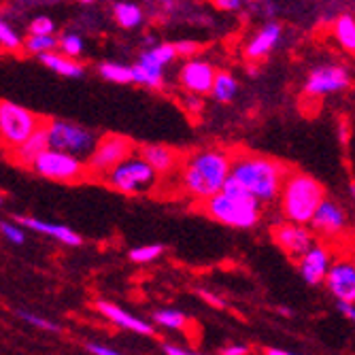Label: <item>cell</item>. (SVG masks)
Returning a JSON list of instances; mask_svg holds the SVG:
<instances>
[{
  "mask_svg": "<svg viewBox=\"0 0 355 355\" xmlns=\"http://www.w3.org/2000/svg\"><path fill=\"white\" fill-rule=\"evenodd\" d=\"M30 35H37V37H45V35H53L55 32V24H53V19L51 17H47V15H39V17H35V21L30 24Z\"/></svg>",
  "mask_w": 355,
  "mask_h": 355,
  "instance_id": "1f68e13d",
  "label": "cell"
},
{
  "mask_svg": "<svg viewBox=\"0 0 355 355\" xmlns=\"http://www.w3.org/2000/svg\"><path fill=\"white\" fill-rule=\"evenodd\" d=\"M45 149H49V135H47V128H45V123L39 128V130L32 135L28 141H24L19 147H15L13 151H9L11 153V157H13V162L15 164H19V166H24V168H32V164H35V159L45 151Z\"/></svg>",
  "mask_w": 355,
  "mask_h": 355,
  "instance_id": "ffe728a7",
  "label": "cell"
},
{
  "mask_svg": "<svg viewBox=\"0 0 355 355\" xmlns=\"http://www.w3.org/2000/svg\"><path fill=\"white\" fill-rule=\"evenodd\" d=\"M334 39L345 51L355 55V17L353 15L347 13L334 21Z\"/></svg>",
  "mask_w": 355,
  "mask_h": 355,
  "instance_id": "cb8c5ba5",
  "label": "cell"
},
{
  "mask_svg": "<svg viewBox=\"0 0 355 355\" xmlns=\"http://www.w3.org/2000/svg\"><path fill=\"white\" fill-rule=\"evenodd\" d=\"M198 49H200V45H198V43H191V41L177 43V51H179V55H183V58H189V55H193V53H198Z\"/></svg>",
  "mask_w": 355,
  "mask_h": 355,
  "instance_id": "e575fe53",
  "label": "cell"
},
{
  "mask_svg": "<svg viewBox=\"0 0 355 355\" xmlns=\"http://www.w3.org/2000/svg\"><path fill=\"white\" fill-rule=\"evenodd\" d=\"M166 355H198V353H191V351H185L179 347H166Z\"/></svg>",
  "mask_w": 355,
  "mask_h": 355,
  "instance_id": "b9f144b4",
  "label": "cell"
},
{
  "mask_svg": "<svg viewBox=\"0 0 355 355\" xmlns=\"http://www.w3.org/2000/svg\"><path fill=\"white\" fill-rule=\"evenodd\" d=\"M135 153V143L121 135H103L87 157V168L94 177H107L115 166Z\"/></svg>",
  "mask_w": 355,
  "mask_h": 355,
  "instance_id": "9c48e42d",
  "label": "cell"
},
{
  "mask_svg": "<svg viewBox=\"0 0 355 355\" xmlns=\"http://www.w3.org/2000/svg\"><path fill=\"white\" fill-rule=\"evenodd\" d=\"M330 270V253L324 247H311L300 257V275L309 285L326 281Z\"/></svg>",
  "mask_w": 355,
  "mask_h": 355,
  "instance_id": "ac0fdd59",
  "label": "cell"
},
{
  "mask_svg": "<svg viewBox=\"0 0 355 355\" xmlns=\"http://www.w3.org/2000/svg\"><path fill=\"white\" fill-rule=\"evenodd\" d=\"M98 73L111 81V83H119V85H125V83H135V69L128 67V64H119V62H103L98 67Z\"/></svg>",
  "mask_w": 355,
  "mask_h": 355,
  "instance_id": "d4e9b609",
  "label": "cell"
},
{
  "mask_svg": "<svg viewBox=\"0 0 355 355\" xmlns=\"http://www.w3.org/2000/svg\"><path fill=\"white\" fill-rule=\"evenodd\" d=\"M213 5L219 11H236L241 7V0H213Z\"/></svg>",
  "mask_w": 355,
  "mask_h": 355,
  "instance_id": "d590c367",
  "label": "cell"
},
{
  "mask_svg": "<svg viewBox=\"0 0 355 355\" xmlns=\"http://www.w3.org/2000/svg\"><path fill=\"white\" fill-rule=\"evenodd\" d=\"M32 171L37 175L49 179V181H58V183H79L87 177L89 168H87V159L77 157L73 153L60 151V149H45L32 164Z\"/></svg>",
  "mask_w": 355,
  "mask_h": 355,
  "instance_id": "8992f818",
  "label": "cell"
},
{
  "mask_svg": "<svg viewBox=\"0 0 355 355\" xmlns=\"http://www.w3.org/2000/svg\"><path fill=\"white\" fill-rule=\"evenodd\" d=\"M326 285L336 300L355 302V260L353 257H343V260L330 266Z\"/></svg>",
  "mask_w": 355,
  "mask_h": 355,
  "instance_id": "5bb4252c",
  "label": "cell"
},
{
  "mask_svg": "<svg viewBox=\"0 0 355 355\" xmlns=\"http://www.w3.org/2000/svg\"><path fill=\"white\" fill-rule=\"evenodd\" d=\"M179 55L177 45L173 43H162V45H155L153 49L145 51L139 62L135 64V83L157 89L162 87L164 83V67Z\"/></svg>",
  "mask_w": 355,
  "mask_h": 355,
  "instance_id": "30bf717a",
  "label": "cell"
},
{
  "mask_svg": "<svg viewBox=\"0 0 355 355\" xmlns=\"http://www.w3.org/2000/svg\"><path fill=\"white\" fill-rule=\"evenodd\" d=\"M41 62L45 64V67L60 75V77H69V79H79L83 77V67L79 62H75V58H69V55H64V53H55V51H49V53H43L39 55Z\"/></svg>",
  "mask_w": 355,
  "mask_h": 355,
  "instance_id": "7402d4cb",
  "label": "cell"
},
{
  "mask_svg": "<svg viewBox=\"0 0 355 355\" xmlns=\"http://www.w3.org/2000/svg\"><path fill=\"white\" fill-rule=\"evenodd\" d=\"M351 85L347 69L338 67V64H324L311 71L306 83H304V94L311 98H321V96H330L336 92H343Z\"/></svg>",
  "mask_w": 355,
  "mask_h": 355,
  "instance_id": "8fae6325",
  "label": "cell"
},
{
  "mask_svg": "<svg viewBox=\"0 0 355 355\" xmlns=\"http://www.w3.org/2000/svg\"><path fill=\"white\" fill-rule=\"evenodd\" d=\"M272 239L287 255H292L294 260L296 257H302L313 247L311 232L304 228V223H296V221L277 225L272 230Z\"/></svg>",
  "mask_w": 355,
  "mask_h": 355,
  "instance_id": "4fadbf2b",
  "label": "cell"
},
{
  "mask_svg": "<svg viewBox=\"0 0 355 355\" xmlns=\"http://www.w3.org/2000/svg\"><path fill=\"white\" fill-rule=\"evenodd\" d=\"M221 355H247V347L245 345H232V347H225L221 351Z\"/></svg>",
  "mask_w": 355,
  "mask_h": 355,
  "instance_id": "ab89813d",
  "label": "cell"
},
{
  "mask_svg": "<svg viewBox=\"0 0 355 355\" xmlns=\"http://www.w3.org/2000/svg\"><path fill=\"white\" fill-rule=\"evenodd\" d=\"M266 355H296V353H289V351H281V349H268Z\"/></svg>",
  "mask_w": 355,
  "mask_h": 355,
  "instance_id": "7bdbcfd3",
  "label": "cell"
},
{
  "mask_svg": "<svg viewBox=\"0 0 355 355\" xmlns=\"http://www.w3.org/2000/svg\"><path fill=\"white\" fill-rule=\"evenodd\" d=\"M155 179H157L155 168L141 153H132L130 157L123 159L119 166H115L105 177V181L111 189H115L119 193H128V196L149 191L155 185Z\"/></svg>",
  "mask_w": 355,
  "mask_h": 355,
  "instance_id": "5b68a950",
  "label": "cell"
},
{
  "mask_svg": "<svg viewBox=\"0 0 355 355\" xmlns=\"http://www.w3.org/2000/svg\"><path fill=\"white\" fill-rule=\"evenodd\" d=\"M202 209L211 219L230 228H253L260 221L262 202L230 177L219 193L205 200Z\"/></svg>",
  "mask_w": 355,
  "mask_h": 355,
  "instance_id": "3957f363",
  "label": "cell"
},
{
  "mask_svg": "<svg viewBox=\"0 0 355 355\" xmlns=\"http://www.w3.org/2000/svg\"><path fill=\"white\" fill-rule=\"evenodd\" d=\"M153 319H155V324L164 326V328H171V330L183 328V326H185V321H187V317H185L181 311H173V309H162V311H157V313L153 315Z\"/></svg>",
  "mask_w": 355,
  "mask_h": 355,
  "instance_id": "f1b7e54d",
  "label": "cell"
},
{
  "mask_svg": "<svg viewBox=\"0 0 355 355\" xmlns=\"http://www.w3.org/2000/svg\"><path fill=\"white\" fill-rule=\"evenodd\" d=\"M0 232H3V236H5L7 241H11L13 245H24V241H26V234H24L21 225H19L17 221H15V223L3 221V223H0Z\"/></svg>",
  "mask_w": 355,
  "mask_h": 355,
  "instance_id": "d6a6232c",
  "label": "cell"
},
{
  "mask_svg": "<svg viewBox=\"0 0 355 355\" xmlns=\"http://www.w3.org/2000/svg\"><path fill=\"white\" fill-rule=\"evenodd\" d=\"M17 317H19V319H24L26 324H30V326H37V328H41V330L60 332V326H55L53 321H49V319H43V317H39V315H32V313H26V311H17Z\"/></svg>",
  "mask_w": 355,
  "mask_h": 355,
  "instance_id": "836d02e7",
  "label": "cell"
},
{
  "mask_svg": "<svg viewBox=\"0 0 355 355\" xmlns=\"http://www.w3.org/2000/svg\"><path fill=\"white\" fill-rule=\"evenodd\" d=\"M351 196L355 198V183H351Z\"/></svg>",
  "mask_w": 355,
  "mask_h": 355,
  "instance_id": "f6af8a7d",
  "label": "cell"
},
{
  "mask_svg": "<svg viewBox=\"0 0 355 355\" xmlns=\"http://www.w3.org/2000/svg\"><path fill=\"white\" fill-rule=\"evenodd\" d=\"M164 247L162 245H143V247H135L130 249V253H128V257H130L132 262L137 264H147V262H153L157 260L159 255H162Z\"/></svg>",
  "mask_w": 355,
  "mask_h": 355,
  "instance_id": "f546056e",
  "label": "cell"
},
{
  "mask_svg": "<svg viewBox=\"0 0 355 355\" xmlns=\"http://www.w3.org/2000/svg\"><path fill=\"white\" fill-rule=\"evenodd\" d=\"M338 309H340V313H343L347 319L355 321V302H345V300H338Z\"/></svg>",
  "mask_w": 355,
  "mask_h": 355,
  "instance_id": "74e56055",
  "label": "cell"
},
{
  "mask_svg": "<svg viewBox=\"0 0 355 355\" xmlns=\"http://www.w3.org/2000/svg\"><path fill=\"white\" fill-rule=\"evenodd\" d=\"M113 17H115V21H117L121 28L132 30V28L141 26V21H143V11H141V7L135 5V3H117L115 9H113Z\"/></svg>",
  "mask_w": 355,
  "mask_h": 355,
  "instance_id": "484cf974",
  "label": "cell"
},
{
  "mask_svg": "<svg viewBox=\"0 0 355 355\" xmlns=\"http://www.w3.org/2000/svg\"><path fill=\"white\" fill-rule=\"evenodd\" d=\"M313 228L321 234H326V236H336L343 232L345 228V223H347V215L343 211L340 205L332 202V200H324L319 205L315 217H313Z\"/></svg>",
  "mask_w": 355,
  "mask_h": 355,
  "instance_id": "2e32d148",
  "label": "cell"
},
{
  "mask_svg": "<svg viewBox=\"0 0 355 355\" xmlns=\"http://www.w3.org/2000/svg\"><path fill=\"white\" fill-rule=\"evenodd\" d=\"M60 53L69 55V58H79L83 53V39L75 32H67V35L60 37V45H58Z\"/></svg>",
  "mask_w": 355,
  "mask_h": 355,
  "instance_id": "4dcf8cb0",
  "label": "cell"
},
{
  "mask_svg": "<svg viewBox=\"0 0 355 355\" xmlns=\"http://www.w3.org/2000/svg\"><path fill=\"white\" fill-rule=\"evenodd\" d=\"M239 92V81L234 79L232 73L228 71H217V77H215V83H213V89H211V96L217 101V103H230L234 101V96Z\"/></svg>",
  "mask_w": 355,
  "mask_h": 355,
  "instance_id": "603a6c76",
  "label": "cell"
},
{
  "mask_svg": "<svg viewBox=\"0 0 355 355\" xmlns=\"http://www.w3.org/2000/svg\"><path fill=\"white\" fill-rule=\"evenodd\" d=\"M41 125V119L32 111L9 101L0 103V135H3V147L7 151H13L28 141Z\"/></svg>",
  "mask_w": 355,
  "mask_h": 355,
  "instance_id": "ba28073f",
  "label": "cell"
},
{
  "mask_svg": "<svg viewBox=\"0 0 355 355\" xmlns=\"http://www.w3.org/2000/svg\"><path fill=\"white\" fill-rule=\"evenodd\" d=\"M77 3H81V5H92L94 0H77Z\"/></svg>",
  "mask_w": 355,
  "mask_h": 355,
  "instance_id": "ee69618b",
  "label": "cell"
},
{
  "mask_svg": "<svg viewBox=\"0 0 355 355\" xmlns=\"http://www.w3.org/2000/svg\"><path fill=\"white\" fill-rule=\"evenodd\" d=\"M96 309H98L107 319H111L115 326H119V328H125V330H132V332H137V334H153V328L147 324V321H143V319H139V317H135V315H130V313H125L123 309H119L117 304H111V302H105V300H101L98 304H96Z\"/></svg>",
  "mask_w": 355,
  "mask_h": 355,
  "instance_id": "44dd1931",
  "label": "cell"
},
{
  "mask_svg": "<svg viewBox=\"0 0 355 355\" xmlns=\"http://www.w3.org/2000/svg\"><path fill=\"white\" fill-rule=\"evenodd\" d=\"M45 128H47V135H49V147L73 153V155L83 157V159L89 157L96 143H98V137L81 123L51 119L45 123Z\"/></svg>",
  "mask_w": 355,
  "mask_h": 355,
  "instance_id": "52a82bcc",
  "label": "cell"
},
{
  "mask_svg": "<svg viewBox=\"0 0 355 355\" xmlns=\"http://www.w3.org/2000/svg\"><path fill=\"white\" fill-rule=\"evenodd\" d=\"M139 153L155 168L157 175H171L183 164V157L166 145H143Z\"/></svg>",
  "mask_w": 355,
  "mask_h": 355,
  "instance_id": "d6986e66",
  "label": "cell"
},
{
  "mask_svg": "<svg viewBox=\"0 0 355 355\" xmlns=\"http://www.w3.org/2000/svg\"><path fill=\"white\" fill-rule=\"evenodd\" d=\"M60 45V39H55L53 35H45V37H37V35H30L24 49L28 53H37V55H43V53H49V51H55Z\"/></svg>",
  "mask_w": 355,
  "mask_h": 355,
  "instance_id": "4316f807",
  "label": "cell"
},
{
  "mask_svg": "<svg viewBox=\"0 0 355 355\" xmlns=\"http://www.w3.org/2000/svg\"><path fill=\"white\" fill-rule=\"evenodd\" d=\"M232 157L228 151L211 147L198 149L183 157L179 168V183L187 196L196 200H209L219 193L230 179L232 173Z\"/></svg>",
  "mask_w": 355,
  "mask_h": 355,
  "instance_id": "6da1fadb",
  "label": "cell"
},
{
  "mask_svg": "<svg viewBox=\"0 0 355 355\" xmlns=\"http://www.w3.org/2000/svg\"><path fill=\"white\" fill-rule=\"evenodd\" d=\"M287 175V166L268 155L245 151L232 157L230 177L260 202H272L281 196Z\"/></svg>",
  "mask_w": 355,
  "mask_h": 355,
  "instance_id": "7a4b0ae2",
  "label": "cell"
},
{
  "mask_svg": "<svg viewBox=\"0 0 355 355\" xmlns=\"http://www.w3.org/2000/svg\"><path fill=\"white\" fill-rule=\"evenodd\" d=\"M209 304H213V306H217V309H225V302L219 298V296H215V294H211V292H207V289H200V292H198Z\"/></svg>",
  "mask_w": 355,
  "mask_h": 355,
  "instance_id": "8d00e7d4",
  "label": "cell"
},
{
  "mask_svg": "<svg viewBox=\"0 0 355 355\" xmlns=\"http://www.w3.org/2000/svg\"><path fill=\"white\" fill-rule=\"evenodd\" d=\"M217 71L211 62L207 60H189L185 62L181 71H179V83L185 92L193 94V96H202V94H211L213 83H215Z\"/></svg>",
  "mask_w": 355,
  "mask_h": 355,
  "instance_id": "7c38bea8",
  "label": "cell"
},
{
  "mask_svg": "<svg viewBox=\"0 0 355 355\" xmlns=\"http://www.w3.org/2000/svg\"><path fill=\"white\" fill-rule=\"evenodd\" d=\"M281 26L277 21H270L266 24L262 30H257L253 39L247 43L245 47V58L251 60V62H257V60H264L268 58V53L279 45L281 41Z\"/></svg>",
  "mask_w": 355,
  "mask_h": 355,
  "instance_id": "e0dca14e",
  "label": "cell"
},
{
  "mask_svg": "<svg viewBox=\"0 0 355 355\" xmlns=\"http://www.w3.org/2000/svg\"><path fill=\"white\" fill-rule=\"evenodd\" d=\"M338 135H340V141H343V143H347V141H349V125H347V121H345V119L338 123Z\"/></svg>",
  "mask_w": 355,
  "mask_h": 355,
  "instance_id": "60d3db41",
  "label": "cell"
},
{
  "mask_svg": "<svg viewBox=\"0 0 355 355\" xmlns=\"http://www.w3.org/2000/svg\"><path fill=\"white\" fill-rule=\"evenodd\" d=\"M0 45H3L5 51L17 53L26 43L21 41V37L17 35V30H13V26L9 21H0Z\"/></svg>",
  "mask_w": 355,
  "mask_h": 355,
  "instance_id": "83f0119b",
  "label": "cell"
},
{
  "mask_svg": "<svg viewBox=\"0 0 355 355\" xmlns=\"http://www.w3.org/2000/svg\"><path fill=\"white\" fill-rule=\"evenodd\" d=\"M15 221L21 223V225H26V228H30V230L39 232V234L51 236V239H55V241H60L64 245L79 247L83 243L81 236L75 230L67 228L64 223H51V221H43V219H37V217H30V215H17Z\"/></svg>",
  "mask_w": 355,
  "mask_h": 355,
  "instance_id": "9a60e30c",
  "label": "cell"
},
{
  "mask_svg": "<svg viewBox=\"0 0 355 355\" xmlns=\"http://www.w3.org/2000/svg\"><path fill=\"white\" fill-rule=\"evenodd\" d=\"M87 349L94 353V355H121L113 349H107V347H101V345H87Z\"/></svg>",
  "mask_w": 355,
  "mask_h": 355,
  "instance_id": "f35d334b",
  "label": "cell"
},
{
  "mask_svg": "<svg viewBox=\"0 0 355 355\" xmlns=\"http://www.w3.org/2000/svg\"><path fill=\"white\" fill-rule=\"evenodd\" d=\"M324 200V185L306 173H289L279 196L283 217L296 223H311Z\"/></svg>",
  "mask_w": 355,
  "mask_h": 355,
  "instance_id": "277c9868",
  "label": "cell"
}]
</instances>
